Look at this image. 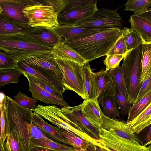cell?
<instances>
[{
	"instance_id": "1",
	"label": "cell",
	"mask_w": 151,
	"mask_h": 151,
	"mask_svg": "<svg viewBox=\"0 0 151 151\" xmlns=\"http://www.w3.org/2000/svg\"><path fill=\"white\" fill-rule=\"evenodd\" d=\"M122 35L119 27L107 28L80 38L62 41L78 52L86 62L107 55Z\"/></svg>"
},
{
	"instance_id": "2",
	"label": "cell",
	"mask_w": 151,
	"mask_h": 151,
	"mask_svg": "<svg viewBox=\"0 0 151 151\" xmlns=\"http://www.w3.org/2000/svg\"><path fill=\"white\" fill-rule=\"evenodd\" d=\"M32 110L26 109L6 95L4 101L5 134L12 133L18 141L21 151H31V139L29 134V124L33 122Z\"/></svg>"
},
{
	"instance_id": "3",
	"label": "cell",
	"mask_w": 151,
	"mask_h": 151,
	"mask_svg": "<svg viewBox=\"0 0 151 151\" xmlns=\"http://www.w3.org/2000/svg\"><path fill=\"white\" fill-rule=\"evenodd\" d=\"M52 49L24 34L0 37V51L17 62L28 56L51 51Z\"/></svg>"
},
{
	"instance_id": "4",
	"label": "cell",
	"mask_w": 151,
	"mask_h": 151,
	"mask_svg": "<svg viewBox=\"0 0 151 151\" xmlns=\"http://www.w3.org/2000/svg\"><path fill=\"white\" fill-rule=\"evenodd\" d=\"M142 44L129 51L124 56L123 67L128 100L133 105L142 86L140 83L141 74Z\"/></svg>"
},
{
	"instance_id": "5",
	"label": "cell",
	"mask_w": 151,
	"mask_h": 151,
	"mask_svg": "<svg viewBox=\"0 0 151 151\" xmlns=\"http://www.w3.org/2000/svg\"><path fill=\"white\" fill-rule=\"evenodd\" d=\"M42 2L28 5L22 10L27 23L32 27L52 28L59 25L58 15L54 7Z\"/></svg>"
},
{
	"instance_id": "6",
	"label": "cell",
	"mask_w": 151,
	"mask_h": 151,
	"mask_svg": "<svg viewBox=\"0 0 151 151\" xmlns=\"http://www.w3.org/2000/svg\"><path fill=\"white\" fill-rule=\"evenodd\" d=\"M55 59L64 77L63 84L65 90L73 91L83 99H87L82 75L83 65L68 60Z\"/></svg>"
},
{
	"instance_id": "7",
	"label": "cell",
	"mask_w": 151,
	"mask_h": 151,
	"mask_svg": "<svg viewBox=\"0 0 151 151\" xmlns=\"http://www.w3.org/2000/svg\"><path fill=\"white\" fill-rule=\"evenodd\" d=\"M97 145L106 151H151V145L143 146L117 135L110 130L100 129Z\"/></svg>"
},
{
	"instance_id": "8",
	"label": "cell",
	"mask_w": 151,
	"mask_h": 151,
	"mask_svg": "<svg viewBox=\"0 0 151 151\" xmlns=\"http://www.w3.org/2000/svg\"><path fill=\"white\" fill-rule=\"evenodd\" d=\"M122 20L117 9L104 8L98 10L92 17L75 26L90 29H105L117 26L122 27Z\"/></svg>"
},
{
	"instance_id": "9",
	"label": "cell",
	"mask_w": 151,
	"mask_h": 151,
	"mask_svg": "<svg viewBox=\"0 0 151 151\" xmlns=\"http://www.w3.org/2000/svg\"><path fill=\"white\" fill-rule=\"evenodd\" d=\"M21 60L48 72L63 84V75L52 51L28 56Z\"/></svg>"
},
{
	"instance_id": "10",
	"label": "cell",
	"mask_w": 151,
	"mask_h": 151,
	"mask_svg": "<svg viewBox=\"0 0 151 151\" xmlns=\"http://www.w3.org/2000/svg\"><path fill=\"white\" fill-rule=\"evenodd\" d=\"M61 110L66 117L86 133L94 139L99 138L100 128L83 112L81 104L74 106L61 108Z\"/></svg>"
},
{
	"instance_id": "11",
	"label": "cell",
	"mask_w": 151,
	"mask_h": 151,
	"mask_svg": "<svg viewBox=\"0 0 151 151\" xmlns=\"http://www.w3.org/2000/svg\"><path fill=\"white\" fill-rule=\"evenodd\" d=\"M98 10L97 2L72 9L59 14L58 22L59 25L76 26L91 18Z\"/></svg>"
},
{
	"instance_id": "12",
	"label": "cell",
	"mask_w": 151,
	"mask_h": 151,
	"mask_svg": "<svg viewBox=\"0 0 151 151\" xmlns=\"http://www.w3.org/2000/svg\"><path fill=\"white\" fill-rule=\"evenodd\" d=\"M35 0H0V15L17 21L27 23L22 10L26 6L41 2Z\"/></svg>"
},
{
	"instance_id": "13",
	"label": "cell",
	"mask_w": 151,
	"mask_h": 151,
	"mask_svg": "<svg viewBox=\"0 0 151 151\" xmlns=\"http://www.w3.org/2000/svg\"><path fill=\"white\" fill-rule=\"evenodd\" d=\"M22 72L28 80L29 90L33 98L48 105H58L61 108L70 106L63 99L59 98L46 91L35 81L32 76L25 72Z\"/></svg>"
},
{
	"instance_id": "14",
	"label": "cell",
	"mask_w": 151,
	"mask_h": 151,
	"mask_svg": "<svg viewBox=\"0 0 151 151\" xmlns=\"http://www.w3.org/2000/svg\"><path fill=\"white\" fill-rule=\"evenodd\" d=\"M94 98L98 99L108 96H115L116 86L111 76L102 69L94 73Z\"/></svg>"
},
{
	"instance_id": "15",
	"label": "cell",
	"mask_w": 151,
	"mask_h": 151,
	"mask_svg": "<svg viewBox=\"0 0 151 151\" xmlns=\"http://www.w3.org/2000/svg\"><path fill=\"white\" fill-rule=\"evenodd\" d=\"M101 116L102 122L101 128L111 131L120 137L141 145L134 133L130 130L127 122L111 119L106 116L102 111Z\"/></svg>"
},
{
	"instance_id": "16",
	"label": "cell",
	"mask_w": 151,
	"mask_h": 151,
	"mask_svg": "<svg viewBox=\"0 0 151 151\" xmlns=\"http://www.w3.org/2000/svg\"><path fill=\"white\" fill-rule=\"evenodd\" d=\"M18 65L22 72L43 80L56 88L62 94L64 93L65 90L63 83L48 72L22 60L18 62Z\"/></svg>"
},
{
	"instance_id": "17",
	"label": "cell",
	"mask_w": 151,
	"mask_h": 151,
	"mask_svg": "<svg viewBox=\"0 0 151 151\" xmlns=\"http://www.w3.org/2000/svg\"><path fill=\"white\" fill-rule=\"evenodd\" d=\"M52 29L58 36L62 41L88 36L104 29H90L74 26L61 25H59Z\"/></svg>"
},
{
	"instance_id": "18",
	"label": "cell",
	"mask_w": 151,
	"mask_h": 151,
	"mask_svg": "<svg viewBox=\"0 0 151 151\" xmlns=\"http://www.w3.org/2000/svg\"><path fill=\"white\" fill-rule=\"evenodd\" d=\"M35 28L27 23L17 21L0 14V37L27 34Z\"/></svg>"
},
{
	"instance_id": "19",
	"label": "cell",
	"mask_w": 151,
	"mask_h": 151,
	"mask_svg": "<svg viewBox=\"0 0 151 151\" xmlns=\"http://www.w3.org/2000/svg\"><path fill=\"white\" fill-rule=\"evenodd\" d=\"M24 35L51 47L61 41L52 28L35 27L32 32Z\"/></svg>"
},
{
	"instance_id": "20",
	"label": "cell",
	"mask_w": 151,
	"mask_h": 151,
	"mask_svg": "<svg viewBox=\"0 0 151 151\" xmlns=\"http://www.w3.org/2000/svg\"><path fill=\"white\" fill-rule=\"evenodd\" d=\"M52 48L51 51L56 58L69 60L82 65L86 62L78 52L62 41Z\"/></svg>"
},
{
	"instance_id": "21",
	"label": "cell",
	"mask_w": 151,
	"mask_h": 151,
	"mask_svg": "<svg viewBox=\"0 0 151 151\" xmlns=\"http://www.w3.org/2000/svg\"><path fill=\"white\" fill-rule=\"evenodd\" d=\"M98 99H85L81 104L82 111L97 127L100 128L102 125V111Z\"/></svg>"
},
{
	"instance_id": "22",
	"label": "cell",
	"mask_w": 151,
	"mask_h": 151,
	"mask_svg": "<svg viewBox=\"0 0 151 151\" xmlns=\"http://www.w3.org/2000/svg\"><path fill=\"white\" fill-rule=\"evenodd\" d=\"M33 122L44 134L51 139L59 142L69 145L65 139L60 134L57 127L48 123L40 115L34 112L32 113Z\"/></svg>"
},
{
	"instance_id": "23",
	"label": "cell",
	"mask_w": 151,
	"mask_h": 151,
	"mask_svg": "<svg viewBox=\"0 0 151 151\" xmlns=\"http://www.w3.org/2000/svg\"><path fill=\"white\" fill-rule=\"evenodd\" d=\"M129 21L130 28L140 35L144 42H151V22L134 14L130 17Z\"/></svg>"
},
{
	"instance_id": "24",
	"label": "cell",
	"mask_w": 151,
	"mask_h": 151,
	"mask_svg": "<svg viewBox=\"0 0 151 151\" xmlns=\"http://www.w3.org/2000/svg\"><path fill=\"white\" fill-rule=\"evenodd\" d=\"M127 122L132 132L136 134L151 124V103L133 120Z\"/></svg>"
},
{
	"instance_id": "25",
	"label": "cell",
	"mask_w": 151,
	"mask_h": 151,
	"mask_svg": "<svg viewBox=\"0 0 151 151\" xmlns=\"http://www.w3.org/2000/svg\"><path fill=\"white\" fill-rule=\"evenodd\" d=\"M32 148L38 147L48 151H73L77 149L67 145L58 143L50 139H31Z\"/></svg>"
},
{
	"instance_id": "26",
	"label": "cell",
	"mask_w": 151,
	"mask_h": 151,
	"mask_svg": "<svg viewBox=\"0 0 151 151\" xmlns=\"http://www.w3.org/2000/svg\"><path fill=\"white\" fill-rule=\"evenodd\" d=\"M142 45V71L140 79L141 85L151 73V42H143Z\"/></svg>"
},
{
	"instance_id": "27",
	"label": "cell",
	"mask_w": 151,
	"mask_h": 151,
	"mask_svg": "<svg viewBox=\"0 0 151 151\" xmlns=\"http://www.w3.org/2000/svg\"><path fill=\"white\" fill-rule=\"evenodd\" d=\"M82 75L87 99H94V80L93 72L91 69L89 62H86L83 65Z\"/></svg>"
},
{
	"instance_id": "28",
	"label": "cell",
	"mask_w": 151,
	"mask_h": 151,
	"mask_svg": "<svg viewBox=\"0 0 151 151\" xmlns=\"http://www.w3.org/2000/svg\"><path fill=\"white\" fill-rule=\"evenodd\" d=\"M98 102L103 108V113L107 116L113 119L119 117L120 113L114 96H108L99 98Z\"/></svg>"
},
{
	"instance_id": "29",
	"label": "cell",
	"mask_w": 151,
	"mask_h": 151,
	"mask_svg": "<svg viewBox=\"0 0 151 151\" xmlns=\"http://www.w3.org/2000/svg\"><path fill=\"white\" fill-rule=\"evenodd\" d=\"M107 72L112 78L116 87L128 100L125 77L122 66H119L114 69L110 70Z\"/></svg>"
},
{
	"instance_id": "30",
	"label": "cell",
	"mask_w": 151,
	"mask_h": 151,
	"mask_svg": "<svg viewBox=\"0 0 151 151\" xmlns=\"http://www.w3.org/2000/svg\"><path fill=\"white\" fill-rule=\"evenodd\" d=\"M122 30L128 51L136 48L144 42L140 35L132 29L124 27Z\"/></svg>"
},
{
	"instance_id": "31",
	"label": "cell",
	"mask_w": 151,
	"mask_h": 151,
	"mask_svg": "<svg viewBox=\"0 0 151 151\" xmlns=\"http://www.w3.org/2000/svg\"><path fill=\"white\" fill-rule=\"evenodd\" d=\"M23 74L18 68L0 70V87L9 83H18L19 76Z\"/></svg>"
},
{
	"instance_id": "32",
	"label": "cell",
	"mask_w": 151,
	"mask_h": 151,
	"mask_svg": "<svg viewBox=\"0 0 151 151\" xmlns=\"http://www.w3.org/2000/svg\"><path fill=\"white\" fill-rule=\"evenodd\" d=\"M151 103V91L133 105L128 114L127 122L133 120Z\"/></svg>"
},
{
	"instance_id": "33",
	"label": "cell",
	"mask_w": 151,
	"mask_h": 151,
	"mask_svg": "<svg viewBox=\"0 0 151 151\" xmlns=\"http://www.w3.org/2000/svg\"><path fill=\"white\" fill-rule=\"evenodd\" d=\"M58 130L70 146L77 149L86 150L90 142L59 127Z\"/></svg>"
},
{
	"instance_id": "34",
	"label": "cell",
	"mask_w": 151,
	"mask_h": 151,
	"mask_svg": "<svg viewBox=\"0 0 151 151\" xmlns=\"http://www.w3.org/2000/svg\"><path fill=\"white\" fill-rule=\"evenodd\" d=\"M125 6L124 11H132L137 15L148 10L151 6V0H128Z\"/></svg>"
},
{
	"instance_id": "35",
	"label": "cell",
	"mask_w": 151,
	"mask_h": 151,
	"mask_svg": "<svg viewBox=\"0 0 151 151\" xmlns=\"http://www.w3.org/2000/svg\"><path fill=\"white\" fill-rule=\"evenodd\" d=\"M14 98L13 99L14 101L25 109L32 110L36 108L37 100L28 97L20 91Z\"/></svg>"
},
{
	"instance_id": "36",
	"label": "cell",
	"mask_w": 151,
	"mask_h": 151,
	"mask_svg": "<svg viewBox=\"0 0 151 151\" xmlns=\"http://www.w3.org/2000/svg\"><path fill=\"white\" fill-rule=\"evenodd\" d=\"M115 96L116 103L119 106L122 115H128L132 108V104L116 87Z\"/></svg>"
},
{
	"instance_id": "37",
	"label": "cell",
	"mask_w": 151,
	"mask_h": 151,
	"mask_svg": "<svg viewBox=\"0 0 151 151\" xmlns=\"http://www.w3.org/2000/svg\"><path fill=\"white\" fill-rule=\"evenodd\" d=\"M0 95L1 96L0 146H4L5 141L6 138L5 134V122L4 116V101L5 95L1 93Z\"/></svg>"
},
{
	"instance_id": "38",
	"label": "cell",
	"mask_w": 151,
	"mask_h": 151,
	"mask_svg": "<svg viewBox=\"0 0 151 151\" xmlns=\"http://www.w3.org/2000/svg\"><path fill=\"white\" fill-rule=\"evenodd\" d=\"M18 68V62L14 59L0 51V70Z\"/></svg>"
},
{
	"instance_id": "39",
	"label": "cell",
	"mask_w": 151,
	"mask_h": 151,
	"mask_svg": "<svg viewBox=\"0 0 151 151\" xmlns=\"http://www.w3.org/2000/svg\"><path fill=\"white\" fill-rule=\"evenodd\" d=\"M125 55H107L103 62L106 66L105 71H108L111 69H114L119 66L120 63Z\"/></svg>"
},
{
	"instance_id": "40",
	"label": "cell",
	"mask_w": 151,
	"mask_h": 151,
	"mask_svg": "<svg viewBox=\"0 0 151 151\" xmlns=\"http://www.w3.org/2000/svg\"><path fill=\"white\" fill-rule=\"evenodd\" d=\"M134 134L142 146H147L151 144V124L144 128L138 133Z\"/></svg>"
},
{
	"instance_id": "41",
	"label": "cell",
	"mask_w": 151,
	"mask_h": 151,
	"mask_svg": "<svg viewBox=\"0 0 151 151\" xmlns=\"http://www.w3.org/2000/svg\"><path fill=\"white\" fill-rule=\"evenodd\" d=\"M128 52L124 37L122 35L109 51L107 55H125Z\"/></svg>"
},
{
	"instance_id": "42",
	"label": "cell",
	"mask_w": 151,
	"mask_h": 151,
	"mask_svg": "<svg viewBox=\"0 0 151 151\" xmlns=\"http://www.w3.org/2000/svg\"><path fill=\"white\" fill-rule=\"evenodd\" d=\"M28 130L29 136L31 139H50L33 122L29 124Z\"/></svg>"
},
{
	"instance_id": "43",
	"label": "cell",
	"mask_w": 151,
	"mask_h": 151,
	"mask_svg": "<svg viewBox=\"0 0 151 151\" xmlns=\"http://www.w3.org/2000/svg\"><path fill=\"white\" fill-rule=\"evenodd\" d=\"M33 77L35 81L47 92L59 98L63 99L62 94L56 88L42 79Z\"/></svg>"
},
{
	"instance_id": "44",
	"label": "cell",
	"mask_w": 151,
	"mask_h": 151,
	"mask_svg": "<svg viewBox=\"0 0 151 151\" xmlns=\"http://www.w3.org/2000/svg\"><path fill=\"white\" fill-rule=\"evenodd\" d=\"M6 139L4 145L6 151H21L18 142L12 133L8 134Z\"/></svg>"
},
{
	"instance_id": "45",
	"label": "cell",
	"mask_w": 151,
	"mask_h": 151,
	"mask_svg": "<svg viewBox=\"0 0 151 151\" xmlns=\"http://www.w3.org/2000/svg\"><path fill=\"white\" fill-rule=\"evenodd\" d=\"M97 1L93 0H68V3L59 14L72 9L94 3Z\"/></svg>"
},
{
	"instance_id": "46",
	"label": "cell",
	"mask_w": 151,
	"mask_h": 151,
	"mask_svg": "<svg viewBox=\"0 0 151 151\" xmlns=\"http://www.w3.org/2000/svg\"><path fill=\"white\" fill-rule=\"evenodd\" d=\"M150 91H151V73L143 82L134 104L137 103L143 97Z\"/></svg>"
},
{
	"instance_id": "47",
	"label": "cell",
	"mask_w": 151,
	"mask_h": 151,
	"mask_svg": "<svg viewBox=\"0 0 151 151\" xmlns=\"http://www.w3.org/2000/svg\"><path fill=\"white\" fill-rule=\"evenodd\" d=\"M136 15L142 17L151 22V8L148 9L146 11L140 13Z\"/></svg>"
},
{
	"instance_id": "48",
	"label": "cell",
	"mask_w": 151,
	"mask_h": 151,
	"mask_svg": "<svg viewBox=\"0 0 151 151\" xmlns=\"http://www.w3.org/2000/svg\"><path fill=\"white\" fill-rule=\"evenodd\" d=\"M87 151H106L96 144L89 143L86 149Z\"/></svg>"
},
{
	"instance_id": "49",
	"label": "cell",
	"mask_w": 151,
	"mask_h": 151,
	"mask_svg": "<svg viewBox=\"0 0 151 151\" xmlns=\"http://www.w3.org/2000/svg\"><path fill=\"white\" fill-rule=\"evenodd\" d=\"M31 151H48L45 150L41 148L38 147H34Z\"/></svg>"
},
{
	"instance_id": "50",
	"label": "cell",
	"mask_w": 151,
	"mask_h": 151,
	"mask_svg": "<svg viewBox=\"0 0 151 151\" xmlns=\"http://www.w3.org/2000/svg\"><path fill=\"white\" fill-rule=\"evenodd\" d=\"M0 151H6L4 146H0Z\"/></svg>"
},
{
	"instance_id": "51",
	"label": "cell",
	"mask_w": 151,
	"mask_h": 151,
	"mask_svg": "<svg viewBox=\"0 0 151 151\" xmlns=\"http://www.w3.org/2000/svg\"><path fill=\"white\" fill-rule=\"evenodd\" d=\"M73 151H87L86 150L83 149H77Z\"/></svg>"
}]
</instances>
